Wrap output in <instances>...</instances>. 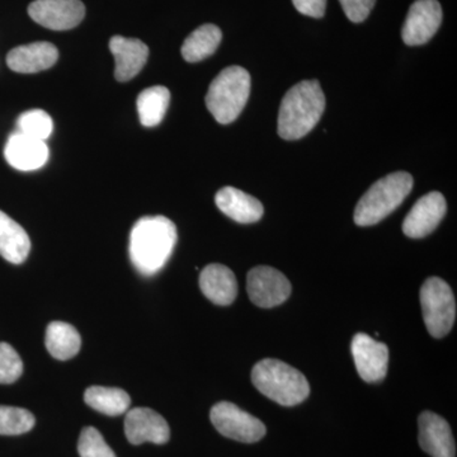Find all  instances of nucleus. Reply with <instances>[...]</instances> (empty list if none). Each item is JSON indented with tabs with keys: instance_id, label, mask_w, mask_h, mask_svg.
Instances as JSON below:
<instances>
[{
	"instance_id": "nucleus-7",
	"label": "nucleus",
	"mask_w": 457,
	"mask_h": 457,
	"mask_svg": "<svg viewBox=\"0 0 457 457\" xmlns=\"http://www.w3.org/2000/svg\"><path fill=\"white\" fill-rule=\"evenodd\" d=\"M210 418L218 432L230 440L254 444L266 435V426L262 420L233 403L221 402L213 405Z\"/></svg>"
},
{
	"instance_id": "nucleus-11",
	"label": "nucleus",
	"mask_w": 457,
	"mask_h": 457,
	"mask_svg": "<svg viewBox=\"0 0 457 457\" xmlns=\"http://www.w3.org/2000/svg\"><path fill=\"white\" fill-rule=\"evenodd\" d=\"M351 351L362 380L366 383L383 380L389 363V348L385 343L375 341L365 333H357L352 339Z\"/></svg>"
},
{
	"instance_id": "nucleus-29",
	"label": "nucleus",
	"mask_w": 457,
	"mask_h": 457,
	"mask_svg": "<svg viewBox=\"0 0 457 457\" xmlns=\"http://www.w3.org/2000/svg\"><path fill=\"white\" fill-rule=\"evenodd\" d=\"M339 3L351 22L361 23L371 13L376 0H339Z\"/></svg>"
},
{
	"instance_id": "nucleus-22",
	"label": "nucleus",
	"mask_w": 457,
	"mask_h": 457,
	"mask_svg": "<svg viewBox=\"0 0 457 457\" xmlns=\"http://www.w3.org/2000/svg\"><path fill=\"white\" fill-rule=\"evenodd\" d=\"M221 38V29L218 26L207 23V25L198 27L183 42V59L188 62H203L206 57L215 54Z\"/></svg>"
},
{
	"instance_id": "nucleus-16",
	"label": "nucleus",
	"mask_w": 457,
	"mask_h": 457,
	"mask_svg": "<svg viewBox=\"0 0 457 457\" xmlns=\"http://www.w3.org/2000/svg\"><path fill=\"white\" fill-rule=\"evenodd\" d=\"M4 156L9 165L18 170H36L46 164L49 149L45 141L33 139L17 131L9 137Z\"/></svg>"
},
{
	"instance_id": "nucleus-26",
	"label": "nucleus",
	"mask_w": 457,
	"mask_h": 457,
	"mask_svg": "<svg viewBox=\"0 0 457 457\" xmlns=\"http://www.w3.org/2000/svg\"><path fill=\"white\" fill-rule=\"evenodd\" d=\"M17 125L18 131L41 141L49 139L54 129L50 114L42 110L27 111L21 114Z\"/></svg>"
},
{
	"instance_id": "nucleus-30",
	"label": "nucleus",
	"mask_w": 457,
	"mask_h": 457,
	"mask_svg": "<svg viewBox=\"0 0 457 457\" xmlns=\"http://www.w3.org/2000/svg\"><path fill=\"white\" fill-rule=\"evenodd\" d=\"M293 3L303 16L321 18L326 14L327 0H293Z\"/></svg>"
},
{
	"instance_id": "nucleus-6",
	"label": "nucleus",
	"mask_w": 457,
	"mask_h": 457,
	"mask_svg": "<svg viewBox=\"0 0 457 457\" xmlns=\"http://www.w3.org/2000/svg\"><path fill=\"white\" fill-rule=\"evenodd\" d=\"M420 306L429 335L444 338L453 329L456 319V302L453 290L442 278L427 279L420 287Z\"/></svg>"
},
{
	"instance_id": "nucleus-19",
	"label": "nucleus",
	"mask_w": 457,
	"mask_h": 457,
	"mask_svg": "<svg viewBox=\"0 0 457 457\" xmlns=\"http://www.w3.org/2000/svg\"><path fill=\"white\" fill-rule=\"evenodd\" d=\"M215 203L222 213L240 224H253L261 220L264 212L260 200L234 187L221 188Z\"/></svg>"
},
{
	"instance_id": "nucleus-10",
	"label": "nucleus",
	"mask_w": 457,
	"mask_h": 457,
	"mask_svg": "<svg viewBox=\"0 0 457 457\" xmlns=\"http://www.w3.org/2000/svg\"><path fill=\"white\" fill-rule=\"evenodd\" d=\"M442 23V8L437 0H416L409 8L402 29L408 46H420L431 40Z\"/></svg>"
},
{
	"instance_id": "nucleus-24",
	"label": "nucleus",
	"mask_w": 457,
	"mask_h": 457,
	"mask_svg": "<svg viewBox=\"0 0 457 457\" xmlns=\"http://www.w3.org/2000/svg\"><path fill=\"white\" fill-rule=\"evenodd\" d=\"M170 102V89L155 86L144 89L137 97V112L141 125L154 128L163 121Z\"/></svg>"
},
{
	"instance_id": "nucleus-15",
	"label": "nucleus",
	"mask_w": 457,
	"mask_h": 457,
	"mask_svg": "<svg viewBox=\"0 0 457 457\" xmlns=\"http://www.w3.org/2000/svg\"><path fill=\"white\" fill-rule=\"evenodd\" d=\"M110 50L116 62L114 77L119 82H129L137 77L145 66L149 56V47L143 41L122 36L111 38Z\"/></svg>"
},
{
	"instance_id": "nucleus-27",
	"label": "nucleus",
	"mask_w": 457,
	"mask_h": 457,
	"mask_svg": "<svg viewBox=\"0 0 457 457\" xmlns=\"http://www.w3.org/2000/svg\"><path fill=\"white\" fill-rule=\"evenodd\" d=\"M78 453L80 457H116L104 436L95 427L83 428L78 441Z\"/></svg>"
},
{
	"instance_id": "nucleus-1",
	"label": "nucleus",
	"mask_w": 457,
	"mask_h": 457,
	"mask_svg": "<svg viewBox=\"0 0 457 457\" xmlns=\"http://www.w3.org/2000/svg\"><path fill=\"white\" fill-rule=\"evenodd\" d=\"M177 228L165 216H144L135 222L130 234V258L137 272L154 276L173 253Z\"/></svg>"
},
{
	"instance_id": "nucleus-8",
	"label": "nucleus",
	"mask_w": 457,
	"mask_h": 457,
	"mask_svg": "<svg viewBox=\"0 0 457 457\" xmlns=\"http://www.w3.org/2000/svg\"><path fill=\"white\" fill-rule=\"evenodd\" d=\"M249 299L260 308L281 305L291 295V284L284 273L269 266H258L249 270L246 278Z\"/></svg>"
},
{
	"instance_id": "nucleus-2",
	"label": "nucleus",
	"mask_w": 457,
	"mask_h": 457,
	"mask_svg": "<svg viewBox=\"0 0 457 457\" xmlns=\"http://www.w3.org/2000/svg\"><path fill=\"white\" fill-rule=\"evenodd\" d=\"M326 110V96L318 80H303L286 93L278 112V135L297 140L317 126Z\"/></svg>"
},
{
	"instance_id": "nucleus-14",
	"label": "nucleus",
	"mask_w": 457,
	"mask_h": 457,
	"mask_svg": "<svg viewBox=\"0 0 457 457\" xmlns=\"http://www.w3.org/2000/svg\"><path fill=\"white\" fill-rule=\"evenodd\" d=\"M418 428L420 449L429 456L456 457L455 440L446 420L432 411H423L418 418Z\"/></svg>"
},
{
	"instance_id": "nucleus-5",
	"label": "nucleus",
	"mask_w": 457,
	"mask_h": 457,
	"mask_svg": "<svg viewBox=\"0 0 457 457\" xmlns=\"http://www.w3.org/2000/svg\"><path fill=\"white\" fill-rule=\"evenodd\" d=\"M251 95V75L242 66H228L212 83L206 95V106L222 125L236 121Z\"/></svg>"
},
{
	"instance_id": "nucleus-21",
	"label": "nucleus",
	"mask_w": 457,
	"mask_h": 457,
	"mask_svg": "<svg viewBox=\"0 0 457 457\" xmlns=\"http://www.w3.org/2000/svg\"><path fill=\"white\" fill-rule=\"evenodd\" d=\"M45 343L51 356L60 361L73 359L82 347L79 332L64 321H53L47 326Z\"/></svg>"
},
{
	"instance_id": "nucleus-17",
	"label": "nucleus",
	"mask_w": 457,
	"mask_h": 457,
	"mask_svg": "<svg viewBox=\"0 0 457 457\" xmlns=\"http://www.w3.org/2000/svg\"><path fill=\"white\" fill-rule=\"evenodd\" d=\"M59 51L50 42H33L14 47L7 55V65L11 71L21 74H33L46 71L55 65Z\"/></svg>"
},
{
	"instance_id": "nucleus-18",
	"label": "nucleus",
	"mask_w": 457,
	"mask_h": 457,
	"mask_svg": "<svg viewBox=\"0 0 457 457\" xmlns=\"http://www.w3.org/2000/svg\"><path fill=\"white\" fill-rule=\"evenodd\" d=\"M200 288L204 296L216 305H230L237 299L236 275L224 264L212 263L204 267L200 275Z\"/></svg>"
},
{
	"instance_id": "nucleus-9",
	"label": "nucleus",
	"mask_w": 457,
	"mask_h": 457,
	"mask_svg": "<svg viewBox=\"0 0 457 457\" xmlns=\"http://www.w3.org/2000/svg\"><path fill=\"white\" fill-rule=\"evenodd\" d=\"M29 17L38 25L54 31H68L86 16L80 0H35L29 7Z\"/></svg>"
},
{
	"instance_id": "nucleus-3",
	"label": "nucleus",
	"mask_w": 457,
	"mask_h": 457,
	"mask_svg": "<svg viewBox=\"0 0 457 457\" xmlns=\"http://www.w3.org/2000/svg\"><path fill=\"white\" fill-rule=\"evenodd\" d=\"M252 383L264 396L284 407L300 404L311 394L305 376L279 360L266 359L255 363Z\"/></svg>"
},
{
	"instance_id": "nucleus-25",
	"label": "nucleus",
	"mask_w": 457,
	"mask_h": 457,
	"mask_svg": "<svg viewBox=\"0 0 457 457\" xmlns=\"http://www.w3.org/2000/svg\"><path fill=\"white\" fill-rule=\"evenodd\" d=\"M35 425V416L27 409L0 405V435H23L31 431Z\"/></svg>"
},
{
	"instance_id": "nucleus-4",
	"label": "nucleus",
	"mask_w": 457,
	"mask_h": 457,
	"mask_svg": "<svg viewBox=\"0 0 457 457\" xmlns=\"http://www.w3.org/2000/svg\"><path fill=\"white\" fill-rule=\"evenodd\" d=\"M413 188V177L407 171H396L371 186L361 197L354 210L359 227H371L395 212Z\"/></svg>"
},
{
	"instance_id": "nucleus-12",
	"label": "nucleus",
	"mask_w": 457,
	"mask_h": 457,
	"mask_svg": "<svg viewBox=\"0 0 457 457\" xmlns=\"http://www.w3.org/2000/svg\"><path fill=\"white\" fill-rule=\"evenodd\" d=\"M447 212L446 198L440 192H429L411 207L403 222L405 236L420 239L435 231Z\"/></svg>"
},
{
	"instance_id": "nucleus-23",
	"label": "nucleus",
	"mask_w": 457,
	"mask_h": 457,
	"mask_svg": "<svg viewBox=\"0 0 457 457\" xmlns=\"http://www.w3.org/2000/svg\"><path fill=\"white\" fill-rule=\"evenodd\" d=\"M84 402L90 408L110 417L121 416L129 411L130 395L117 387L90 386L84 394Z\"/></svg>"
},
{
	"instance_id": "nucleus-13",
	"label": "nucleus",
	"mask_w": 457,
	"mask_h": 457,
	"mask_svg": "<svg viewBox=\"0 0 457 457\" xmlns=\"http://www.w3.org/2000/svg\"><path fill=\"white\" fill-rule=\"evenodd\" d=\"M125 435L132 445H164L170 441V429L167 420L153 409L134 408L126 411Z\"/></svg>"
},
{
	"instance_id": "nucleus-20",
	"label": "nucleus",
	"mask_w": 457,
	"mask_h": 457,
	"mask_svg": "<svg viewBox=\"0 0 457 457\" xmlns=\"http://www.w3.org/2000/svg\"><path fill=\"white\" fill-rule=\"evenodd\" d=\"M31 251V240L25 228L7 213L0 212V255L13 264L23 263Z\"/></svg>"
},
{
	"instance_id": "nucleus-28",
	"label": "nucleus",
	"mask_w": 457,
	"mask_h": 457,
	"mask_svg": "<svg viewBox=\"0 0 457 457\" xmlns=\"http://www.w3.org/2000/svg\"><path fill=\"white\" fill-rule=\"evenodd\" d=\"M23 372L20 354L8 343H0V384H13Z\"/></svg>"
}]
</instances>
